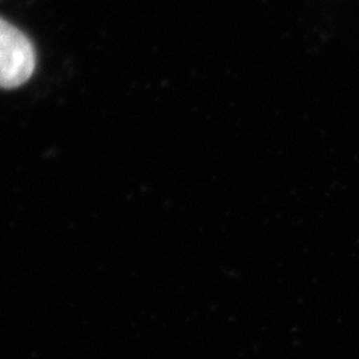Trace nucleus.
I'll list each match as a JSON object with an SVG mask.
<instances>
[{
	"label": "nucleus",
	"instance_id": "1",
	"mask_svg": "<svg viewBox=\"0 0 359 359\" xmlns=\"http://www.w3.org/2000/svg\"><path fill=\"white\" fill-rule=\"evenodd\" d=\"M36 55L30 39L0 18V88H17L35 72Z\"/></svg>",
	"mask_w": 359,
	"mask_h": 359
}]
</instances>
